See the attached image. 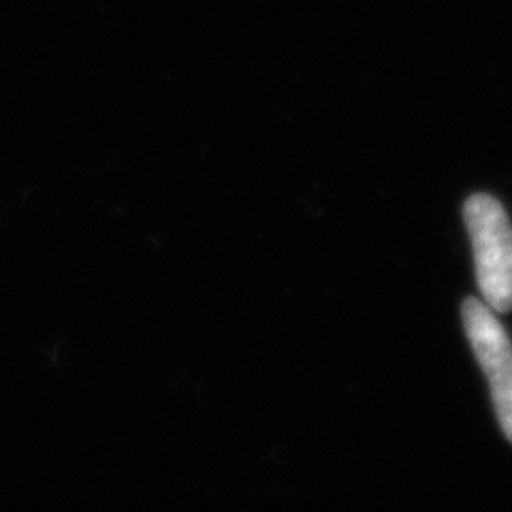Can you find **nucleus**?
I'll use <instances>...</instances> for the list:
<instances>
[{"label":"nucleus","mask_w":512,"mask_h":512,"mask_svg":"<svg viewBox=\"0 0 512 512\" xmlns=\"http://www.w3.org/2000/svg\"><path fill=\"white\" fill-rule=\"evenodd\" d=\"M474 250L476 282L495 312L512 310V224L502 203L478 192L463 207Z\"/></svg>","instance_id":"f257e3e1"},{"label":"nucleus","mask_w":512,"mask_h":512,"mask_svg":"<svg viewBox=\"0 0 512 512\" xmlns=\"http://www.w3.org/2000/svg\"><path fill=\"white\" fill-rule=\"evenodd\" d=\"M461 314L476 361L487 376L495 414L512 442V342L485 301L468 297Z\"/></svg>","instance_id":"f03ea898"}]
</instances>
